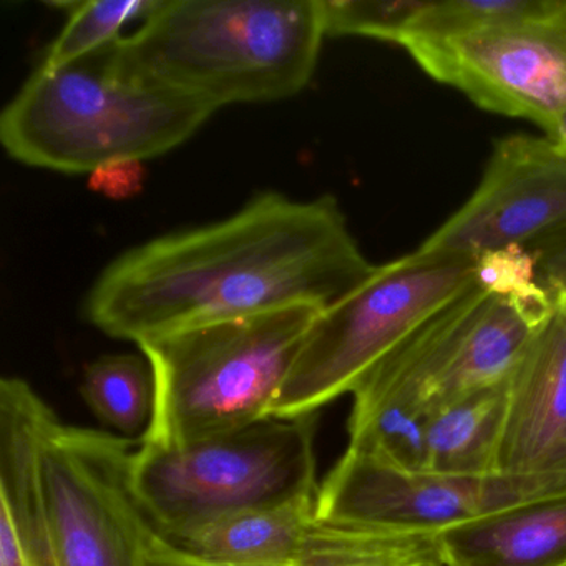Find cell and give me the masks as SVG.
I'll return each mask as SVG.
<instances>
[{"label": "cell", "instance_id": "obj_1", "mask_svg": "<svg viewBox=\"0 0 566 566\" xmlns=\"http://www.w3.org/2000/svg\"><path fill=\"white\" fill-rule=\"evenodd\" d=\"M374 270L336 198L263 191L224 220L125 251L98 274L82 310L105 336L140 344L280 307L324 310Z\"/></svg>", "mask_w": 566, "mask_h": 566}, {"label": "cell", "instance_id": "obj_2", "mask_svg": "<svg viewBox=\"0 0 566 566\" xmlns=\"http://www.w3.org/2000/svg\"><path fill=\"white\" fill-rule=\"evenodd\" d=\"M324 39L319 0H157L108 51L122 77L218 111L303 92Z\"/></svg>", "mask_w": 566, "mask_h": 566}, {"label": "cell", "instance_id": "obj_3", "mask_svg": "<svg viewBox=\"0 0 566 566\" xmlns=\"http://www.w3.org/2000/svg\"><path fill=\"white\" fill-rule=\"evenodd\" d=\"M111 45L74 64L32 72L0 115V144L9 157L42 170L91 175L111 161L168 154L217 112L122 77L112 67Z\"/></svg>", "mask_w": 566, "mask_h": 566}, {"label": "cell", "instance_id": "obj_4", "mask_svg": "<svg viewBox=\"0 0 566 566\" xmlns=\"http://www.w3.org/2000/svg\"><path fill=\"white\" fill-rule=\"evenodd\" d=\"M321 311L280 307L142 340L157 399L150 429L138 442L180 446L270 417Z\"/></svg>", "mask_w": 566, "mask_h": 566}, {"label": "cell", "instance_id": "obj_5", "mask_svg": "<svg viewBox=\"0 0 566 566\" xmlns=\"http://www.w3.org/2000/svg\"><path fill=\"white\" fill-rule=\"evenodd\" d=\"M316 413L266 417L180 446L138 442L132 479L164 538L250 510L316 500Z\"/></svg>", "mask_w": 566, "mask_h": 566}, {"label": "cell", "instance_id": "obj_6", "mask_svg": "<svg viewBox=\"0 0 566 566\" xmlns=\"http://www.w3.org/2000/svg\"><path fill=\"white\" fill-rule=\"evenodd\" d=\"M476 283L475 260L406 254L324 307L307 333L270 417H303L353 394L407 337Z\"/></svg>", "mask_w": 566, "mask_h": 566}, {"label": "cell", "instance_id": "obj_7", "mask_svg": "<svg viewBox=\"0 0 566 566\" xmlns=\"http://www.w3.org/2000/svg\"><path fill=\"white\" fill-rule=\"evenodd\" d=\"M135 442L62 422L49 407L39 479L59 566H150L160 533L132 479Z\"/></svg>", "mask_w": 566, "mask_h": 566}, {"label": "cell", "instance_id": "obj_8", "mask_svg": "<svg viewBox=\"0 0 566 566\" xmlns=\"http://www.w3.org/2000/svg\"><path fill=\"white\" fill-rule=\"evenodd\" d=\"M563 492L566 472L480 476L409 472L347 449L319 483L316 513L364 528L439 533Z\"/></svg>", "mask_w": 566, "mask_h": 566}, {"label": "cell", "instance_id": "obj_9", "mask_svg": "<svg viewBox=\"0 0 566 566\" xmlns=\"http://www.w3.org/2000/svg\"><path fill=\"white\" fill-rule=\"evenodd\" d=\"M565 0L545 19L463 38L409 39L400 48L429 77L476 107L548 132L566 108Z\"/></svg>", "mask_w": 566, "mask_h": 566}, {"label": "cell", "instance_id": "obj_10", "mask_svg": "<svg viewBox=\"0 0 566 566\" xmlns=\"http://www.w3.org/2000/svg\"><path fill=\"white\" fill-rule=\"evenodd\" d=\"M566 228V157L546 137L496 142L472 197L410 256L476 260Z\"/></svg>", "mask_w": 566, "mask_h": 566}, {"label": "cell", "instance_id": "obj_11", "mask_svg": "<svg viewBox=\"0 0 566 566\" xmlns=\"http://www.w3.org/2000/svg\"><path fill=\"white\" fill-rule=\"evenodd\" d=\"M489 297L485 287L473 284L360 380L353 392L350 439L396 459L423 449L437 379Z\"/></svg>", "mask_w": 566, "mask_h": 566}, {"label": "cell", "instance_id": "obj_12", "mask_svg": "<svg viewBox=\"0 0 566 566\" xmlns=\"http://www.w3.org/2000/svg\"><path fill=\"white\" fill-rule=\"evenodd\" d=\"M549 319L506 380V409L496 472H565L566 297L555 294Z\"/></svg>", "mask_w": 566, "mask_h": 566}, {"label": "cell", "instance_id": "obj_13", "mask_svg": "<svg viewBox=\"0 0 566 566\" xmlns=\"http://www.w3.org/2000/svg\"><path fill=\"white\" fill-rule=\"evenodd\" d=\"M48 410L25 380L0 382V566H59L39 479Z\"/></svg>", "mask_w": 566, "mask_h": 566}, {"label": "cell", "instance_id": "obj_14", "mask_svg": "<svg viewBox=\"0 0 566 566\" xmlns=\"http://www.w3.org/2000/svg\"><path fill=\"white\" fill-rule=\"evenodd\" d=\"M443 566H566V492L436 533Z\"/></svg>", "mask_w": 566, "mask_h": 566}, {"label": "cell", "instance_id": "obj_15", "mask_svg": "<svg viewBox=\"0 0 566 566\" xmlns=\"http://www.w3.org/2000/svg\"><path fill=\"white\" fill-rule=\"evenodd\" d=\"M552 314L538 313L518 301L490 294L457 340L437 379L433 409L457 397L505 384Z\"/></svg>", "mask_w": 566, "mask_h": 566}, {"label": "cell", "instance_id": "obj_16", "mask_svg": "<svg viewBox=\"0 0 566 566\" xmlns=\"http://www.w3.org/2000/svg\"><path fill=\"white\" fill-rule=\"evenodd\" d=\"M506 382L440 403L427 420V470L449 475L496 472Z\"/></svg>", "mask_w": 566, "mask_h": 566}, {"label": "cell", "instance_id": "obj_17", "mask_svg": "<svg viewBox=\"0 0 566 566\" xmlns=\"http://www.w3.org/2000/svg\"><path fill=\"white\" fill-rule=\"evenodd\" d=\"M316 512V500L237 513L168 539L223 566H290L297 535Z\"/></svg>", "mask_w": 566, "mask_h": 566}, {"label": "cell", "instance_id": "obj_18", "mask_svg": "<svg viewBox=\"0 0 566 566\" xmlns=\"http://www.w3.org/2000/svg\"><path fill=\"white\" fill-rule=\"evenodd\" d=\"M81 396L95 417L117 436L142 439L154 419V367L144 354L101 356L85 366Z\"/></svg>", "mask_w": 566, "mask_h": 566}, {"label": "cell", "instance_id": "obj_19", "mask_svg": "<svg viewBox=\"0 0 566 566\" xmlns=\"http://www.w3.org/2000/svg\"><path fill=\"white\" fill-rule=\"evenodd\" d=\"M54 6L67 11L69 21L44 52L41 67L45 69L74 64L114 44L125 25L148 18L157 0H92Z\"/></svg>", "mask_w": 566, "mask_h": 566}, {"label": "cell", "instance_id": "obj_20", "mask_svg": "<svg viewBox=\"0 0 566 566\" xmlns=\"http://www.w3.org/2000/svg\"><path fill=\"white\" fill-rule=\"evenodd\" d=\"M558 0H446L427 2L413 22L409 39L463 38L505 25L545 19ZM400 44V45H402Z\"/></svg>", "mask_w": 566, "mask_h": 566}, {"label": "cell", "instance_id": "obj_21", "mask_svg": "<svg viewBox=\"0 0 566 566\" xmlns=\"http://www.w3.org/2000/svg\"><path fill=\"white\" fill-rule=\"evenodd\" d=\"M326 38L377 39V41L402 44L416 22L417 15L426 8L420 0H319Z\"/></svg>", "mask_w": 566, "mask_h": 566}, {"label": "cell", "instance_id": "obj_22", "mask_svg": "<svg viewBox=\"0 0 566 566\" xmlns=\"http://www.w3.org/2000/svg\"><path fill=\"white\" fill-rule=\"evenodd\" d=\"M475 280L495 296L518 301L538 313H553L555 294L543 287L536 274L535 258L525 247L490 251L475 260Z\"/></svg>", "mask_w": 566, "mask_h": 566}, {"label": "cell", "instance_id": "obj_23", "mask_svg": "<svg viewBox=\"0 0 566 566\" xmlns=\"http://www.w3.org/2000/svg\"><path fill=\"white\" fill-rule=\"evenodd\" d=\"M145 178V161L117 160L95 168L88 175V187L111 200H128L144 190Z\"/></svg>", "mask_w": 566, "mask_h": 566}, {"label": "cell", "instance_id": "obj_24", "mask_svg": "<svg viewBox=\"0 0 566 566\" xmlns=\"http://www.w3.org/2000/svg\"><path fill=\"white\" fill-rule=\"evenodd\" d=\"M525 248L535 258L543 287L552 294H566V228Z\"/></svg>", "mask_w": 566, "mask_h": 566}, {"label": "cell", "instance_id": "obj_25", "mask_svg": "<svg viewBox=\"0 0 566 566\" xmlns=\"http://www.w3.org/2000/svg\"><path fill=\"white\" fill-rule=\"evenodd\" d=\"M150 566H223L210 559L201 558L195 553L180 548L175 543L168 542L160 535L154 553H151Z\"/></svg>", "mask_w": 566, "mask_h": 566}, {"label": "cell", "instance_id": "obj_26", "mask_svg": "<svg viewBox=\"0 0 566 566\" xmlns=\"http://www.w3.org/2000/svg\"><path fill=\"white\" fill-rule=\"evenodd\" d=\"M545 137L555 145L556 150L559 154L565 155L566 157V108L562 112V114L556 117V120L553 122L549 130L546 132Z\"/></svg>", "mask_w": 566, "mask_h": 566}, {"label": "cell", "instance_id": "obj_27", "mask_svg": "<svg viewBox=\"0 0 566 566\" xmlns=\"http://www.w3.org/2000/svg\"><path fill=\"white\" fill-rule=\"evenodd\" d=\"M563 470H565V472H566V457H565V460H563Z\"/></svg>", "mask_w": 566, "mask_h": 566}, {"label": "cell", "instance_id": "obj_28", "mask_svg": "<svg viewBox=\"0 0 566 566\" xmlns=\"http://www.w3.org/2000/svg\"><path fill=\"white\" fill-rule=\"evenodd\" d=\"M429 566H443V563H433V565H429Z\"/></svg>", "mask_w": 566, "mask_h": 566}, {"label": "cell", "instance_id": "obj_29", "mask_svg": "<svg viewBox=\"0 0 566 566\" xmlns=\"http://www.w3.org/2000/svg\"><path fill=\"white\" fill-rule=\"evenodd\" d=\"M562 296H565V297H566V294H562Z\"/></svg>", "mask_w": 566, "mask_h": 566}]
</instances>
